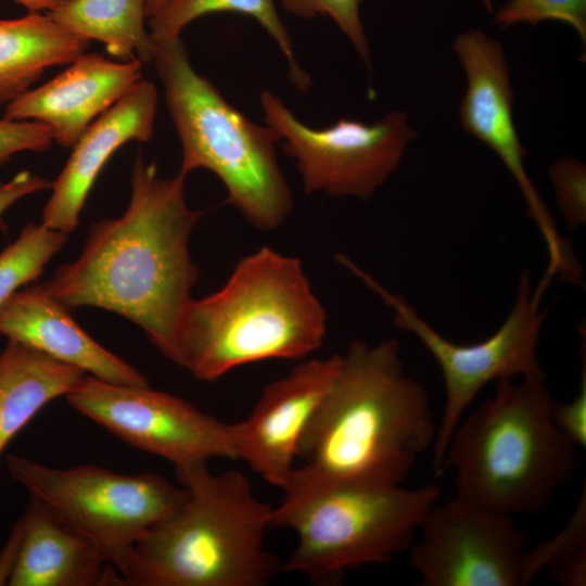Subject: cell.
Returning a JSON list of instances; mask_svg holds the SVG:
<instances>
[{
  "mask_svg": "<svg viewBox=\"0 0 586 586\" xmlns=\"http://www.w3.org/2000/svg\"><path fill=\"white\" fill-rule=\"evenodd\" d=\"M146 0H69L47 15L73 34L105 46L122 62L153 61L156 42L144 27Z\"/></svg>",
  "mask_w": 586,
  "mask_h": 586,
  "instance_id": "obj_21",
  "label": "cell"
},
{
  "mask_svg": "<svg viewBox=\"0 0 586 586\" xmlns=\"http://www.w3.org/2000/svg\"><path fill=\"white\" fill-rule=\"evenodd\" d=\"M184 501L136 544L122 573L131 586H265L282 566L265 547L272 507L235 470H176Z\"/></svg>",
  "mask_w": 586,
  "mask_h": 586,
  "instance_id": "obj_4",
  "label": "cell"
},
{
  "mask_svg": "<svg viewBox=\"0 0 586 586\" xmlns=\"http://www.w3.org/2000/svg\"><path fill=\"white\" fill-rule=\"evenodd\" d=\"M66 240L65 233L42 224L30 222L23 228L17 239L0 253V309L23 285L42 273Z\"/></svg>",
  "mask_w": 586,
  "mask_h": 586,
  "instance_id": "obj_24",
  "label": "cell"
},
{
  "mask_svg": "<svg viewBox=\"0 0 586 586\" xmlns=\"http://www.w3.org/2000/svg\"><path fill=\"white\" fill-rule=\"evenodd\" d=\"M65 398L112 435L162 457L175 470L214 458L234 460L230 423L149 385L115 384L86 374Z\"/></svg>",
  "mask_w": 586,
  "mask_h": 586,
  "instance_id": "obj_11",
  "label": "cell"
},
{
  "mask_svg": "<svg viewBox=\"0 0 586 586\" xmlns=\"http://www.w3.org/2000/svg\"><path fill=\"white\" fill-rule=\"evenodd\" d=\"M58 76L5 105L3 118L50 127L53 141L73 148L86 128L142 79L140 60L112 62L82 53Z\"/></svg>",
  "mask_w": 586,
  "mask_h": 586,
  "instance_id": "obj_15",
  "label": "cell"
},
{
  "mask_svg": "<svg viewBox=\"0 0 586 586\" xmlns=\"http://www.w3.org/2000/svg\"><path fill=\"white\" fill-rule=\"evenodd\" d=\"M326 310L298 258L263 246L241 258L225 285L188 305L177 365L215 381L268 359H302L320 348Z\"/></svg>",
  "mask_w": 586,
  "mask_h": 586,
  "instance_id": "obj_3",
  "label": "cell"
},
{
  "mask_svg": "<svg viewBox=\"0 0 586 586\" xmlns=\"http://www.w3.org/2000/svg\"><path fill=\"white\" fill-rule=\"evenodd\" d=\"M152 62L181 144L179 173L209 170L249 224L267 231L281 227L294 204L276 131L249 118L199 74L180 37L156 42Z\"/></svg>",
  "mask_w": 586,
  "mask_h": 586,
  "instance_id": "obj_6",
  "label": "cell"
},
{
  "mask_svg": "<svg viewBox=\"0 0 586 586\" xmlns=\"http://www.w3.org/2000/svg\"><path fill=\"white\" fill-rule=\"evenodd\" d=\"M341 355L309 359L262 392L250 415L230 423L234 460L280 489L288 482L300 441L328 392Z\"/></svg>",
  "mask_w": 586,
  "mask_h": 586,
  "instance_id": "obj_14",
  "label": "cell"
},
{
  "mask_svg": "<svg viewBox=\"0 0 586 586\" xmlns=\"http://www.w3.org/2000/svg\"><path fill=\"white\" fill-rule=\"evenodd\" d=\"M480 2L483 4V7L486 10L493 11V5H494L495 0H480Z\"/></svg>",
  "mask_w": 586,
  "mask_h": 586,
  "instance_id": "obj_34",
  "label": "cell"
},
{
  "mask_svg": "<svg viewBox=\"0 0 586 586\" xmlns=\"http://www.w3.org/2000/svg\"><path fill=\"white\" fill-rule=\"evenodd\" d=\"M271 510V528H291L297 544L282 569L313 581L391 561L409 549L440 498L435 485L418 488L314 481L291 473Z\"/></svg>",
  "mask_w": 586,
  "mask_h": 586,
  "instance_id": "obj_7",
  "label": "cell"
},
{
  "mask_svg": "<svg viewBox=\"0 0 586 586\" xmlns=\"http://www.w3.org/2000/svg\"><path fill=\"white\" fill-rule=\"evenodd\" d=\"M186 177L158 176L156 164L139 153L126 212L93 224L80 256L41 284L68 310L92 306L132 321L176 365L181 320L199 278L189 240L202 212L187 204Z\"/></svg>",
  "mask_w": 586,
  "mask_h": 586,
  "instance_id": "obj_1",
  "label": "cell"
},
{
  "mask_svg": "<svg viewBox=\"0 0 586 586\" xmlns=\"http://www.w3.org/2000/svg\"><path fill=\"white\" fill-rule=\"evenodd\" d=\"M259 103L265 124L295 162L307 194L370 199L398 168L417 136L407 114L397 110L372 124L341 118L315 128L268 89L259 94Z\"/></svg>",
  "mask_w": 586,
  "mask_h": 586,
  "instance_id": "obj_10",
  "label": "cell"
},
{
  "mask_svg": "<svg viewBox=\"0 0 586 586\" xmlns=\"http://www.w3.org/2000/svg\"><path fill=\"white\" fill-rule=\"evenodd\" d=\"M170 0H146L145 14L151 17L164 8Z\"/></svg>",
  "mask_w": 586,
  "mask_h": 586,
  "instance_id": "obj_33",
  "label": "cell"
},
{
  "mask_svg": "<svg viewBox=\"0 0 586 586\" xmlns=\"http://www.w3.org/2000/svg\"><path fill=\"white\" fill-rule=\"evenodd\" d=\"M545 379H504L461 418L444 470L455 471L456 496L509 514H537L578 466L577 446L555 425Z\"/></svg>",
  "mask_w": 586,
  "mask_h": 586,
  "instance_id": "obj_5",
  "label": "cell"
},
{
  "mask_svg": "<svg viewBox=\"0 0 586 586\" xmlns=\"http://www.w3.org/2000/svg\"><path fill=\"white\" fill-rule=\"evenodd\" d=\"M230 12L254 18L271 37L289 68V78L301 91L311 87L310 75L296 59L288 28L283 24L273 0H170L150 17V34L155 42L180 37L182 29L194 20L211 13Z\"/></svg>",
  "mask_w": 586,
  "mask_h": 586,
  "instance_id": "obj_22",
  "label": "cell"
},
{
  "mask_svg": "<svg viewBox=\"0 0 586 586\" xmlns=\"http://www.w3.org/2000/svg\"><path fill=\"white\" fill-rule=\"evenodd\" d=\"M15 1L24 5L29 12H40L43 10L49 12L69 0H15Z\"/></svg>",
  "mask_w": 586,
  "mask_h": 586,
  "instance_id": "obj_32",
  "label": "cell"
},
{
  "mask_svg": "<svg viewBox=\"0 0 586 586\" xmlns=\"http://www.w3.org/2000/svg\"><path fill=\"white\" fill-rule=\"evenodd\" d=\"M430 398L403 367L399 344L353 340L297 448L302 477L400 485L436 436Z\"/></svg>",
  "mask_w": 586,
  "mask_h": 586,
  "instance_id": "obj_2",
  "label": "cell"
},
{
  "mask_svg": "<svg viewBox=\"0 0 586 586\" xmlns=\"http://www.w3.org/2000/svg\"><path fill=\"white\" fill-rule=\"evenodd\" d=\"M467 78L459 106L462 128L489 146L517 182L527 215L534 220L548 252V268L564 273L576 259L571 245L559 233L553 218L526 173V150L513 120V89L501 43L481 30L469 29L453 43Z\"/></svg>",
  "mask_w": 586,
  "mask_h": 586,
  "instance_id": "obj_13",
  "label": "cell"
},
{
  "mask_svg": "<svg viewBox=\"0 0 586 586\" xmlns=\"http://www.w3.org/2000/svg\"><path fill=\"white\" fill-rule=\"evenodd\" d=\"M0 335L77 367L86 374L124 385H149L135 367L111 353L71 317L42 285L15 292L0 309Z\"/></svg>",
  "mask_w": 586,
  "mask_h": 586,
  "instance_id": "obj_17",
  "label": "cell"
},
{
  "mask_svg": "<svg viewBox=\"0 0 586 586\" xmlns=\"http://www.w3.org/2000/svg\"><path fill=\"white\" fill-rule=\"evenodd\" d=\"M545 21L573 27L585 49L586 0H509L497 10L494 18L502 29L520 23L536 26Z\"/></svg>",
  "mask_w": 586,
  "mask_h": 586,
  "instance_id": "obj_25",
  "label": "cell"
},
{
  "mask_svg": "<svg viewBox=\"0 0 586 586\" xmlns=\"http://www.w3.org/2000/svg\"><path fill=\"white\" fill-rule=\"evenodd\" d=\"M530 581L543 570L563 586L586 585V494L585 487L564 527L553 537L527 550Z\"/></svg>",
  "mask_w": 586,
  "mask_h": 586,
  "instance_id": "obj_23",
  "label": "cell"
},
{
  "mask_svg": "<svg viewBox=\"0 0 586 586\" xmlns=\"http://www.w3.org/2000/svg\"><path fill=\"white\" fill-rule=\"evenodd\" d=\"M11 476L87 538L119 575L136 544L186 499L156 473L120 474L95 466L53 468L7 457Z\"/></svg>",
  "mask_w": 586,
  "mask_h": 586,
  "instance_id": "obj_9",
  "label": "cell"
},
{
  "mask_svg": "<svg viewBox=\"0 0 586 586\" xmlns=\"http://www.w3.org/2000/svg\"><path fill=\"white\" fill-rule=\"evenodd\" d=\"M53 142L50 127L35 120L0 119V166L14 154L47 151Z\"/></svg>",
  "mask_w": 586,
  "mask_h": 586,
  "instance_id": "obj_28",
  "label": "cell"
},
{
  "mask_svg": "<svg viewBox=\"0 0 586 586\" xmlns=\"http://www.w3.org/2000/svg\"><path fill=\"white\" fill-rule=\"evenodd\" d=\"M556 204L570 229L586 222V168L572 156L561 157L549 168Z\"/></svg>",
  "mask_w": 586,
  "mask_h": 586,
  "instance_id": "obj_27",
  "label": "cell"
},
{
  "mask_svg": "<svg viewBox=\"0 0 586 586\" xmlns=\"http://www.w3.org/2000/svg\"><path fill=\"white\" fill-rule=\"evenodd\" d=\"M51 181L28 170L20 171L9 181H0V220L15 202L38 191L51 189Z\"/></svg>",
  "mask_w": 586,
  "mask_h": 586,
  "instance_id": "obj_30",
  "label": "cell"
},
{
  "mask_svg": "<svg viewBox=\"0 0 586 586\" xmlns=\"http://www.w3.org/2000/svg\"><path fill=\"white\" fill-rule=\"evenodd\" d=\"M157 100L155 85L141 79L86 128L51 184L42 225L65 234L75 230L89 191L109 158L128 141L148 142L153 137Z\"/></svg>",
  "mask_w": 586,
  "mask_h": 586,
  "instance_id": "obj_16",
  "label": "cell"
},
{
  "mask_svg": "<svg viewBox=\"0 0 586 586\" xmlns=\"http://www.w3.org/2000/svg\"><path fill=\"white\" fill-rule=\"evenodd\" d=\"M550 415L559 431L578 448L586 446V359L585 342L583 343V367L579 390L570 403L552 399Z\"/></svg>",
  "mask_w": 586,
  "mask_h": 586,
  "instance_id": "obj_29",
  "label": "cell"
},
{
  "mask_svg": "<svg viewBox=\"0 0 586 586\" xmlns=\"http://www.w3.org/2000/svg\"><path fill=\"white\" fill-rule=\"evenodd\" d=\"M22 528L11 586L124 585L98 549L37 498L18 519Z\"/></svg>",
  "mask_w": 586,
  "mask_h": 586,
  "instance_id": "obj_18",
  "label": "cell"
},
{
  "mask_svg": "<svg viewBox=\"0 0 586 586\" xmlns=\"http://www.w3.org/2000/svg\"><path fill=\"white\" fill-rule=\"evenodd\" d=\"M21 535V523L17 520L0 551V585H9L18 558Z\"/></svg>",
  "mask_w": 586,
  "mask_h": 586,
  "instance_id": "obj_31",
  "label": "cell"
},
{
  "mask_svg": "<svg viewBox=\"0 0 586 586\" xmlns=\"http://www.w3.org/2000/svg\"><path fill=\"white\" fill-rule=\"evenodd\" d=\"M89 44L47 13L0 20V105L28 91L47 68L73 62Z\"/></svg>",
  "mask_w": 586,
  "mask_h": 586,
  "instance_id": "obj_19",
  "label": "cell"
},
{
  "mask_svg": "<svg viewBox=\"0 0 586 586\" xmlns=\"http://www.w3.org/2000/svg\"><path fill=\"white\" fill-rule=\"evenodd\" d=\"M410 546L425 586H524L526 537L511 515L455 496L434 504Z\"/></svg>",
  "mask_w": 586,
  "mask_h": 586,
  "instance_id": "obj_12",
  "label": "cell"
},
{
  "mask_svg": "<svg viewBox=\"0 0 586 586\" xmlns=\"http://www.w3.org/2000/svg\"><path fill=\"white\" fill-rule=\"evenodd\" d=\"M86 373L24 344L8 341L0 354V455L48 403Z\"/></svg>",
  "mask_w": 586,
  "mask_h": 586,
  "instance_id": "obj_20",
  "label": "cell"
},
{
  "mask_svg": "<svg viewBox=\"0 0 586 586\" xmlns=\"http://www.w3.org/2000/svg\"><path fill=\"white\" fill-rule=\"evenodd\" d=\"M340 262L394 309V323L413 334L442 371L446 400L432 445L437 474L445 471V453L454 430L486 384L517 377L545 379L537 351L547 314L542 297L552 280L548 275L544 273L533 288L530 271L524 270L519 277L515 302L499 329L481 342L462 345L442 336L403 296L388 292L348 258L342 256Z\"/></svg>",
  "mask_w": 586,
  "mask_h": 586,
  "instance_id": "obj_8",
  "label": "cell"
},
{
  "mask_svg": "<svg viewBox=\"0 0 586 586\" xmlns=\"http://www.w3.org/2000/svg\"><path fill=\"white\" fill-rule=\"evenodd\" d=\"M282 8L296 16L313 18L329 16L352 42L368 67L371 64L370 47L360 18L364 0H279Z\"/></svg>",
  "mask_w": 586,
  "mask_h": 586,
  "instance_id": "obj_26",
  "label": "cell"
}]
</instances>
